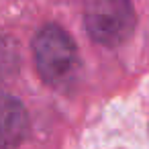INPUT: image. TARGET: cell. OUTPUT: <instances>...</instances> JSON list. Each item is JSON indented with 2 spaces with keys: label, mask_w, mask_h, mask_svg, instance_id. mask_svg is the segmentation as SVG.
Instances as JSON below:
<instances>
[{
  "label": "cell",
  "mask_w": 149,
  "mask_h": 149,
  "mask_svg": "<svg viewBox=\"0 0 149 149\" xmlns=\"http://www.w3.org/2000/svg\"><path fill=\"white\" fill-rule=\"evenodd\" d=\"M135 21L131 0H90L84 17L90 37L106 47L120 45L133 33Z\"/></svg>",
  "instance_id": "2"
},
{
  "label": "cell",
  "mask_w": 149,
  "mask_h": 149,
  "mask_svg": "<svg viewBox=\"0 0 149 149\" xmlns=\"http://www.w3.org/2000/svg\"><path fill=\"white\" fill-rule=\"evenodd\" d=\"M19 63H21V57H19L17 43L10 37L0 35V82L13 78L19 70Z\"/></svg>",
  "instance_id": "4"
},
{
  "label": "cell",
  "mask_w": 149,
  "mask_h": 149,
  "mask_svg": "<svg viewBox=\"0 0 149 149\" xmlns=\"http://www.w3.org/2000/svg\"><path fill=\"white\" fill-rule=\"evenodd\" d=\"M35 65L51 86L70 84L78 70V49L74 39L57 25H45L33 39Z\"/></svg>",
  "instance_id": "1"
},
{
  "label": "cell",
  "mask_w": 149,
  "mask_h": 149,
  "mask_svg": "<svg viewBox=\"0 0 149 149\" xmlns=\"http://www.w3.org/2000/svg\"><path fill=\"white\" fill-rule=\"evenodd\" d=\"M27 133L29 116L25 106L8 94H0V149H15Z\"/></svg>",
  "instance_id": "3"
}]
</instances>
